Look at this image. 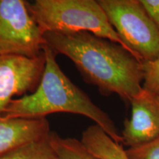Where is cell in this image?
<instances>
[{"mask_svg":"<svg viewBox=\"0 0 159 159\" xmlns=\"http://www.w3.org/2000/svg\"><path fill=\"white\" fill-rule=\"evenodd\" d=\"M46 44L72 61L85 83L101 94H116L130 102L143 89L142 61L119 43L86 31L46 33Z\"/></svg>","mask_w":159,"mask_h":159,"instance_id":"cell-1","label":"cell"},{"mask_svg":"<svg viewBox=\"0 0 159 159\" xmlns=\"http://www.w3.org/2000/svg\"><path fill=\"white\" fill-rule=\"evenodd\" d=\"M49 142L58 159H101L91 153L76 139L63 138L51 131Z\"/></svg>","mask_w":159,"mask_h":159,"instance_id":"cell-10","label":"cell"},{"mask_svg":"<svg viewBox=\"0 0 159 159\" xmlns=\"http://www.w3.org/2000/svg\"><path fill=\"white\" fill-rule=\"evenodd\" d=\"M43 34L25 0H0V56L33 58L43 54Z\"/></svg>","mask_w":159,"mask_h":159,"instance_id":"cell-5","label":"cell"},{"mask_svg":"<svg viewBox=\"0 0 159 159\" xmlns=\"http://www.w3.org/2000/svg\"><path fill=\"white\" fill-rule=\"evenodd\" d=\"M0 159H58L49 142V137L31 143L0 156Z\"/></svg>","mask_w":159,"mask_h":159,"instance_id":"cell-11","label":"cell"},{"mask_svg":"<svg viewBox=\"0 0 159 159\" xmlns=\"http://www.w3.org/2000/svg\"><path fill=\"white\" fill-rule=\"evenodd\" d=\"M45 55L0 56V117L12 99L34 92L45 67Z\"/></svg>","mask_w":159,"mask_h":159,"instance_id":"cell-6","label":"cell"},{"mask_svg":"<svg viewBox=\"0 0 159 159\" xmlns=\"http://www.w3.org/2000/svg\"><path fill=\"white\" fill-rule=\"evenodd\" d=\"M80 142L91 153L101 159H128L122 145L96 124L83 131Z\"/></svg>","mask_w":159,"mask_h":159,"instance_id":"cell-9","label":"cell"},{"mask_svg":"<svg viewBox=\"0 0 159 159\" xmlns=\"http://www.w3.org/2000/svg\"><path fill=\"white\" fill-rule=\"evenodd\" d=\"M131 54L142 62L159 57V30L139 0H98Z\"/></svg>","mask_w":159,"mask_h":159,"instance_id":"cell-4","label":"cell"},{"mask_svg":"<svg viewBox=\"0 0 159 159\" xmlns=\"http://www.w3.org/2000/svg\"><path fill=\"white\" fill-rule=\"evenodd\" d=\"M132 114L125 119L122 144L130 148L148 144L159 138V94L143 89L131 99Z\"/></svg>","mask_w":159,"mask_h":159,"instance_id":"cell-7","label":"cell"},{"mask_svg":"<svg viewBox=\"0 0 159 159\" xmlns=\"http://www.w3.org/2000/svg\"><path fill=\"white\" fill-rule=\"evenodd\" d=\"M154 25L159 30V0H139Z\"/></svg>","mask_w":159,"mask_h":159,"instance_id":"cell-14","label":"cell"},{"mask_svg":"<svg viewBox=\"0 0 159 159\" xmlns=\"http://www.w3.org/2000/svg\"><path fill=\"white\" fill-rule=\"evenodd\" d=\"M43 51L46 63L39 86L31 94L12 99L2 117L47 118L61 112L81 115L94 121L115 142L122 144L121 134L108 114L63 72L57 63V55L47 44Z\"/></svg>","mask_w":159,"mask_h":159,"instance_id":"cell-2","label":"cell"},{"mask_svg":"<svg viewBox=\"0 0 159 159\" xmlns=\"http://www.w3.org/2000/svg\"><path fill=\"white\" fill-rule=\"evenodd\" d=\"M27 7L43 34L86 31L119 43L130 52L109 23L98 1L35 0L27 2Z\"/></svg>","mask_w":159,"mask_h":159,"instance_id":"cell-3","label":"cell"},{"mask_svg":"<svg viewBox=\"0 0 159 159\" xmlns=\"http://www.w3.org/2000/svg\"><path fill=\"white\" fill-rule=\"evenodd\" d=\"M128 159H159V138L140 146L125 150Z\"/></svg>","mask_w":159,"mask_h":159,"instance_id":"cell-12","label":"cell"},{"mask_svg":"<svg viewBox=\"0 0 159 159\" xmlns=\"http://www.w3.org/2000/svg\"><path fill=\"white\" fill-rule=\"evenodd\" d=\"M50 132L47 118L0 117V156L47 139Z\"/></svg>","mask_w":159,"mask_h":159,"instance_id":"cell-8","label":"cell"},{"mask_svg":"<svg viewBox=\"0 0 159 159\" xmlns=\"http://www.w3.org/2000/svg\"><path fill=\"white\" fill-rule=\"evenodd\" d=\"M144 77L143 89L159 94V57L152 62H143Z\"/></svg>","mask_w":159,"mask_h":159,"instance_id":"cell-13","label":"cell"}]
</instances>
